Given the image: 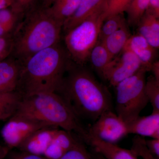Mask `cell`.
Here are the masks:
<instances>
[{
	"mask_svg": "<svg viewBox=\"0 0 159 159\" xmlns=\"http://www.w3.org/2000/svg\"><path fill=\"white\" fill-rule=\"evenodd\" d=\"M80 119L95 122L104 112L112 110L109 91L83 66L71 61L57 93Z\"/></svg>",
	"mask_w": 159,
	"mask_h": 159,
	"instance_id": "obj_1",
	"label": "cell"
},
{
	"mask_svg": "<svg viewBox=\"0 0 159 159\" xmlns=\"http://www.w3.org/2000/svg\"><path fill=\"white\" fill-rule=\"evenodd\" d=\"M71 60L60 43L44 49L21 64L16 91L23 97L43 93H57Z\"/></svg>",
	"mask_w": 159,
	"mask_h": 159,
	"instance_id": "obj_2",
	"label": "cell"
},
{
	"mask_svg": "<svg viewBox=\"0 0 159 159\" xmlns=\"http://www.w3.org/2000/svg\"><path fill=\"white\" fill-rule=\"evenodd\" d=\"M63 23L38 5L25 15L13 34L10 56L22 63L32 55L59 43Z\"/></svg>",
	"mask_w": 159,
	"mask_h": 159,
	"instance_id": "obj_3",
	"label": "cell"
},
{
	"mask_svg": "<svg viewBox=\"0 0 159 159\" xmlns=\"http://www.w3.org/2000/svg\"><path fill=\"white\" fill-rule=\"evenodd\" d=\"M15 114L71 132L83 142L89 136L88 128L56 93H39L23 97Z\"/></svg>",
	"mask_w": 159,
	"mask_h": 159,
	"instance_id": "obj_4",
	"label": "cell"
},
{
	"mask_svg": "<svg viewBox=\"0 0 159 159\" xmlns=\"http://www.w3.org/2000/svg\"><path fill=\"white\" fill-rule=\"evenodd\" d=\"M105 9L97 11L66 32V50L74 63L83 66L88 61L90 53L98 41L100 27L106 17Z\"/></svg>",
	"mask_w": 159,
	"mask_h": 159,
	"instance_id": "obj_5",
	"label": "cell"
},
{
	"mask_svg": "<svg viewBox=\"0 0 159 159\" xmlns=\"http://www.w3.org/2000/svg\"><path fill=\"white\" fill-rule=\"evenodd\" d=\"M147 72L142 67L115 87L116 113L127 124L140 116L148 102L145 90Z\"/></svg>",
	"mask_w": 159,
	"mask_h": 159,
	"instance_id": "obj_6",
	"label": "cell"
},
{
	"mask_svg": "<svg viewBox=\"0 0 159 159\" xmlns=\"http://www.w3.org/2000/svg\"><path fill=\"white\" fill-rule=\"evenodd\" d=\"M52 126L20 115H14L2 129V136L8 148H17L34 132Z\"/></svg>",
	"mask_w": 159,
	"mask_h": 159,
	"instance_id": "obj_7",
	"label": "cell"
},
{
	"mask_svg": "<svg viewBox=\"0 0 159 159\" xmlns=\"http://www.w3.org/2000/svg\"><path fill=\"white\" fill-rule=\"evenodd\" d=\"M89 134L108 143L116 144L129 134L127 124L109 110L101 114L88 127Z\"/></svg>",
	"mask_w": 159,
	"mask_h": 159,
	"instance_id": "obj_8",
	"label": "cell"
},
{
	"mask_svg": "<svg viewBox=\"0 0 159 159\" xmlns=\"http://www.w3.org/2000/svg\"><path fill=\"white\" fill-rule=\"evenodd\" d=\"M142 67L140 60L133 52L123 49L113 59L102 77L115 87L119 83L137 73Z\"/></svg>",
	"mask_w": 159,
	"mask_h": 159,
	"instance_id": "obj_9",
	"label": "cell"
},
{
	"mask_svg": "<svg viewBox=\"0 0 159 159\" xmlns=\"http://www.w3.org/2000/svg\"><path fill=\"white\" fill-rule=\"evenodd\" d=\"M59 128L44 127L34 132L18 147L21 151L43 157Z\"/></svg>",
	"mask_w": 159,
	"mask_h": 159,
	"instance_id": "obj_10",
	"label": "cell"
},
{
	"mask_svg": "<svg viewBox=\"0 0 159 159\" xmlns=\"http://www.w3.org/2000/svg\"><path fill=\"white\" fill-rule=\"evenodd\" d=\"M123 49L129 50L138 57L142 67L150 71L152 63L156 60L157 50L144 37L137 33L129 38Z\"/></svg>",
	"mask_w": 159,
	"mask_h": 159,
	"instance_id": "obj_11",
	"label": "cell"
},
{
	"mask_svg": "<svg viewBox=\"0 0 159 159\" xmlns=\"http://www.w3.org/2000/svg\"><path fill=\"white\" fill-rule=\"evenodd\" d=\"M84 143L91 146L93 151L106 159H139L130 149L121 148L116 144L104 142L89 134Z\"/></svg>",
	"mask_w": 159,
	"mask_h": 159,
	"instance_id": "obj_12",
	"label": "cell"
},
{
	"mask_svg": "<svg viewBox=\"0 0 159 159\" xmlns=\"http://www.w3.org/2000/svg\"><path fill=\"white\" fill-rule=\"evenodd\" d=\"M21 64L11 56L0 61V92L16 91Z\"/></svg>",
	"mask_w": 159,
	"mask_h": 159,
	"instance_id": "obj_13",
	"label": "cell"
},
{
	"mask_svg": "<svg viewBox=\"0 0 159 159\" xmlns=\"http://www.w3.org/2000/svg\"><path fill=\"white\" fill-rule=\"evenodd\" d=\"M106 2V0H81L74 14L64 22L63 31L66 33L97 11L105 8Z\"/></svg>",
	"mask_w": 159,
	"mask_h": 159,
	"instance_id": "obj_14",
	"label": "cell"
},
{
	"mask_svg": "<svg viewBox=\"0 0 159 159\" xmlns=\"http://www.w3.org/2000/svg\"><path fill=\"white\" fill-rule=\"evenodd\" d=\"M127 125L129 134L159 139V112H152L145 116H139Z\"/></svg>",
	"mask_w": 159,
	"mask_h": 159,
	"instance_id": "obj_15",
	"label": "cell"
},
{
	"mask_svg": "<svg viewBox=\"0 0 159 159\" xmlns=\"http://www.w3.org/2000/svg\"><path fill=\"white\" fill-rule=\"evenodd\" d=\"M138 33L144 37L157 49L159 48V20L154 15L146 11L138 25Z\"/></svg>",
	"mask_w": 159,
	"mask_h": 159,
	"instance_id": "obj_16",
	"label": "cell"
},
{
	"mask_svg": "<svg viewBox=\"0 0 159 159\" xmlns=\"http://www.w3.org/2000/svg\"><path fill=\"white\" fill-rule=\"evenodd\" d=\"M131 35L126 24L100 42L102 43L113 58H115L124 48Z\"/></svg>",
	"mask_w": 159,
	"mask_h": 159,
	"instance_id": "obj_17",
	"label": "cell"
},
{
	"mask_svg": "<svg viewBox=\"0 0 159 159\" xmlns=\"http://www.w3.org/2000/svg\"><path fill=\"white\" fill-rule=\"evenodd\" d=\"M24 17L10 7L0 10V37H13Z\"/></svg>",
	"mask_w": 159,
	"mask_h": 159,
	"instance_id": "obj_18",
	"label": "cell"
},
{
	"mask_svg": "<svg viewBox=\"0 0 159 159\" xmlns=\"http://www.w3.org/2000/svg\"><path fill=\"white\" fill-rule=\"evenodd\" d=\"M22 97L16 91L0 92V120L6 121L16 113Z\"/></svg>",
	"mask_w": 159,
	"mask_h": 159,
	"instance_id": "obj_19",
	"label": "cell"
},
{
	"mask_svg": "<svg viewBox=\"0 0 159 159\" xmlns=\"http://www.w3.org/2000/svg\"><path fill=\"white\" fill-rule=\"evenodd\" d=\"M113 59L102 43L98 41L91 51L89 58L93 67L101 76Z\"/></svg>",
	"mask_w": 159,
	"mask_h": 159,
	"instance_id": "obj_20",
	"label": "cell"
},
{
	"mask_svg": "<svg viewBox=\"0 0 159 159\" xmlns=\"http://www.w3.org/2000/svg\"><path fill=\"white\" fill-rule=\"evenodd\" d=\"M126 24L123 13L113 15L106 17L100 27L98 41H102Z\"/></svg>",
	"mask_w": 159,
	"mask_h": 159,
	"instance_id": "obj_21",
	"label": "cell"
},
{
	"mask_svg": "<svg viewBox=\"0 0 159 159\" xmlns=\"http://www.w3.org/2000/svg\"><path fill=\"white\" fill-rule=\"evenodd\" d=\"M148 3L149 0H131L125 11L129 25L137 26L140 19L148 9Z\"/></svg>",
	"mask_w": 159,
	"mask_h": 159,
	"instance_id": "obj_22",
	"label": "cell"
},
{
	"mask_svg": "<svg viewBox=\"0 0 159 159\" xmlns=\"http://www.w3.org/2000/svg\"><path fill=\"white\" fill-rule=\"evenodd\" d=\"M145 90L152 106V112H159V80L153 75L149 76L145 81Z\"/></svg>",
	"mask_w": 159,
	"mask_h": 159,
	"instance_id": "obj_23",
	"label": "cell"
},
{
	"mask_svg": "<svg viewBox=\"0 0 159 159\" xmlns=\"http://www.w3.org/2000/svg\"><path fill=\"white\" fill-rule=\"evenodd\" d=\"M81 0H69L62 6L54 10H48L52 16L63 24L64 22L70 17L79 6Z\"/></svg>",
	"mask_w": 159,
	"mask_h": 159,
	"instance_id": "obj_24",
	"label": "cell"
},
{
	"mask_svg": "<svg viewBox=\"0 0 159 159\" xmlns=\"http://www.w3.org/2000/svg\"><path fill=\"white\" fill-rule=\"evenodd\" d=\"M145 140L143 137L135 135L132 139L130 150L137 157H140L143 159H158L148 150Z\"/></svg>",
	"mask_w": 159,
	"mask_h": 159,
	"instance_id": "obj_25",
	"label": "cell"
},
{
	"mask_svg": "<svg viewBox=\"0 0 159 159\" xmlns=\"http://www.w3.org/2000/svg\"><path fill=\"white\" fill-rule=\"evenodd\" d=\"M130 1L131 0H106V17L113 15L124 13L127 10Z\"/></svg>",
	"mask_w": 159,
	"mask_h": 159,
	"instance_id": "obj_26",
	"label": "cell"
},
{
	"mask_svg": "<svg viewBox=\"0 0 159 159\" xmlns=\"http://www.w3.org/2000/svg\"><path fill=\"white\" fill-rule=\"evenodd\" d=\"M59 159H92L90 152L86 148L82 141L66 152Z\"/></svg>",
	"mask_w": 159,
	"mask_h": 159,
	"instance_id": "obj_27",
	"label": "cell"
},
{
	"mask_svg": "<svg viewBox=\"0 0 159 159\" xmlns=\"http://www.w3.org/2000/svg\"><path fill=\"white\" fill-rule=\"evenodd\" d=\"M39 0H12L10 8L18 14L25 16L38 5Z\"/></svg>",
	"mask_w": 159,
	"mask_h": 159,
	"instance_id": "obj_28",
	"label": "cell"
},
{
	"mask_svg": "<svg viewBox=\"0 0 159 159\" xmlns=\"http://www.w3.org/2000/svg\"><path fill=\"white\" fill-rule=\"evenodd\" d=\"M12 48V37H0V61L10 56Z\"/></svg>",
	"mask_w": 159,
	"mask_h": 159,
	"instance_id": "obj_29",
	"label": "cell"
},
{
	"mask_svg": "<svg viewBox=\"0 0 159 159\" xmlns=\"http://www.w3.org/2000/svg\"><path fill=\"white\" fill-rule=\"evenodd\" d=\"M9 159H46L40 156L28 153L25 152H14L9 155Z\"/></svg>",
	"mask_w": 159,
	"mask_h": 159,
	"instance_id": "obj_30",
	"label": "cell"
},
{
	"mask_svg": "<svg viewBox=\"0 0 159 159\" xmlns=\"http://www.w3.org/2000/svg\"><path fill=\"white\" fill-rule=\"evenodd\" d=\"M148 150L157 159L159 158V139H152L145 140Z\"/></svg>",
	"mask_w": 159,
	"mask_h": 159,
	"instance_id": "obj_31",
	"label": "cell"
},
{
	"mask_svg": "<svg viewBox=\"0 0 159 159\" xmlns=\"http://www.w3.org/2000/svg\"><path fill=\"white\" fill-rule=\"evenodd\" d=\"M148 11L159 18V0H149Z\"/></svg>",
	"mask_w": 159,
	"mask_h": 159,
	"instance_id": "obj_32",
	"label": "cell"
},
{
	"mask_svg": "<svg viewBox=\"0 0 159 159\" xmlns=\"http://www.w3.org/2000/svg\"><path fill=\"white\" fill-rule=\"evenodd\" d=\"M150 71L152 72L153 76L157 79L159 80V60H156L152 63Z\"/></svg>",
	"mask_w": 159,
	"mask_h": 159,
	"instance_id": "obj_33",
	"label": "cell"
},
{
	"mask_svg": "<svg viewBox=\"0 0 159 159\" xmlns=\"http://www.w3.org/2000/svg\"><path fill=\"white\" fill-rule=\"evenodd\" d=\"M69 0H54V2L48 9L50 10H54L59 8L67 2Z\"/></svg>",
	"mask_w": 159,
	"mask_h": 159,
	"instance_id": "obj_34",
	"label": "cell"
},
{
	"mask_svg": "<svg viewBox=\"0 0 159 159\" xmlns=\"http://www.w3.org/2000/svg\"><path fill=\"white\" fill-rule=\"evenodd\" d=\"M12 0H0V10L11 7Z\"/></svg>",
	"mask_w": 159,
	"mask_h": 159,
	"instance_id": "obj_35",
	"label": "cell"
},
{
	"mask_svg": "<svg viewBox=\"0 0 159 159\" xmlns=\"http://www.w3.org/2000/svg\"><path fill=\"white\" fill-rule=\"evenodd\" d=\"M9 148H5L0 145V159H3L8 153Z\"/></svg>",
	"mask_w": 159,
	"mask_h": 159,
	"instance_id": "obj_36",
	"label": "cell"
},
{
	"mask_svg": "<svg viewBox=\"0 0 159 159\" xmlns=\"http://www.w3.org/2000/svg\"><path fill=\"white\" fill-rule=\"evenodd\" d=\"M54 0H42L41 5L45 8H49L54 2Z\"/></svg>",
	"mask_w": 159,
	"mask_h": 159,
	"instance_id": "obj_37",
	"label": "cell"
},
{
	"mask_svg": "<svg viewBox=\"0 0 159 159\" xmlns=\"http://www.w3.org/2000/svg\"><path fill=\"white\" fill-rule=\"evenodd\" d=\"M90 153L92 159H106L101 155L93 151V152Z\"/></svg>",
	"mask_w": 159,
	"mask_h": 159,
	"instance_id": "obj_38",
	"label": "cell"
}]
</instances>
